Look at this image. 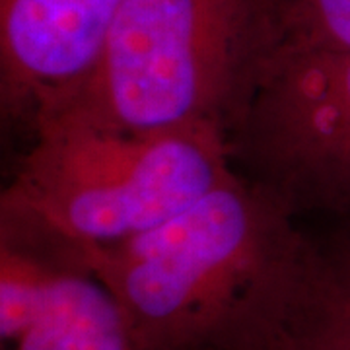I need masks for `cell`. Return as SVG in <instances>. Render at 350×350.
<instances>
[{
    "instance_id": "cell-1",
    "label": "cell",
    "mask_w": 350,
    "mask_h": 350,
    "mask_svg": "<svg viewBox=\"0 0 350 350\" xmlns=\"http://www.w3.org/2000/svg\"><path fill=\"white\" fill-rule=\"evenodd\" d=\"M294 218L236 170L150 232L76 253L140 350H267L319 261Z\"/></svg>"
},
{
    "instance_id": "cell-2",
    "label": "cell",
    "mask_w": 350,
    "mask_h": 350,
    "mask_svg": "<svg viewBox=\"0 0 350 350\" xmlns=\"http://www.w3.org/2000/svg\"><path fill=\"white\" fill-rule=\"evenodd\" d=\"M267 51L262 0H125L92 72L36 119L228 138Z\"/></svg>"
},
{
    "instance_id": "cell-3",
    "label": "cell",
    "mask_w": 350,
    "mask_h": 350,
    "mask_svg": "<svg viewBox=\"0 0 350 350\" xmlns=\"http://www.w3.org/2000/svg\"><path fill=\"white\" fill-rule=\"evenodd\" d=\"M2 197V214L38 226L76 251L146 234L236 174L224 133L140 135L51 113Z\"/></svg>"
},
{
    "instance_id": "cell-4",
    "label": "cell",
    "mask_w": 350,
    "mask_h": 350,
    "mask_svg": "<svg viewBox=\"0 0 350 350\" xmlns=\"http://www.w3.org/2000/svg\"><path fill=\"white\" fill-rule=\"evenodd\" d=\"M234 167L288 213L350 208V51H271L228 133Z\"/></svg>"
},
{
    "instance_id": "cell-5",
    "label": "cell",
    "mask_w": 350,
    "mask_h": 350,
    "mask_svg": "<svg viewBox=\"0 0 350 350\" xmlns=\"http://www.w3.org/2000/svg\"><path fill=\"white\" fill-rule=\"evenodd\" d=\"M2 350H140L109 288L75 247L2 216Z\"/></svg>"
},
{
    "instance_id": "cell-6",
    "label": "cell",
    "mask_w": 350,
    "mask_h": 350,
    "mask_svg": "<svg viewBox=\"0 0 350 350\" xmlns=\"http://www.w3.org/2000/svg\"><path fill=\"white\" fill-rule=\"evenodd\" d=\"M125 0H0V101L29 129L86 78Z\"/></svg>"
},
{
    "instance_id": "cell-7",
    "label": "cell",
    "mask_w": 350,
    "mask_h": 350,
    "mask_svg": "<svg viewBox=\"0 0 350 350\" xmlns=\"http://www.w3.org/2000/svg\"><path fill=\"white\" fill-rule=\"evenodd\" d=\"M267 350H350V232L319 245L310 286Z\"/></svg>"
},
{
    "instance_id": "cell-8",
    "label": "cell",
    "mask_w": 350,
    "mask_h": 350,
    "mask_svg": "<svg viewBox=\"0 0 350 350\" xmlns=\"http://www.w3.org/2000/svg\"><path fill=\"white\" fill-rule=\"evenodd\" d=\"M269 51H350V0H262Z\"/></svg>"
}]
</instances>
